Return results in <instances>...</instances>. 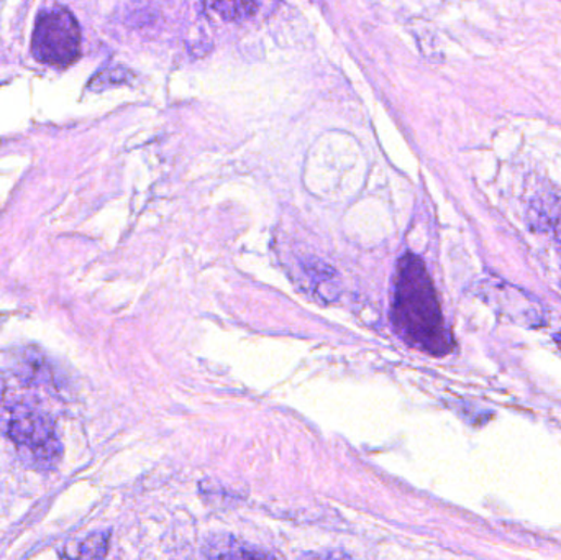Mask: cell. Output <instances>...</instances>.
<instances>
[{"mask_svg":"<svg viewBox=\"0 0 561 560\" xmlns=\"http://www.w3.org/2000/svg\"><path fill=\"white\" fill-rule=\"evenodd\" d=\"M393 322L400 338L413 348L435 357L454 351V335L445 326L431 275L413 254L404 255L397 265Z\"/></svg>","mask_w":561,"mask_h":560,"instance_id":"6da1fadb","label":"cell"},{"mask_svg":"<svg viewBox=\"0 0 561 560\" xmlns=\"http://www.w3.org/2000/svg\"><path fill=\"white\" fill-rule=\"evenodd\" d=\"M31 53L43 65L64 68L78 60L81 53V27L66 8H47L40 11L31 35Z\"/></svg>","mask_w":561,"mask_h":560,"instance_id":"7a4b0ae2","label":"cell"},{"mask_svg":"<svg viewBox=\"0 0 561 560\" xmlns=\"http://www.w3.org/2000/svg\"><path fill=\"white\" fill-rule=\"evenodd\" d=\"M8 434L15 446L40 466H51L60 457L54 424L47 412L28 405H17L9 416Z\"/></svg>","mask_w":561,"mask_h":560,"instance_id":"3957f363","label":"cell"},{"mask_svg":"<svg viewBox=\"0 0 561 560\" xmlns=\"http://www.w3.org/2000/svg\"><path fill=\"white\" fill-rule=\"evenodd\" d=\"M109 533H95L78 544L75 556L69 560H102L107 556Z\"/></svg>","mask_w":561,"mask_h":560,"instance_id":"277c9868","label":"cell"},{"mask_svg":"<svg viewBox=\"0 0 561 560\" xmlns=\"http://www.w3.org/2000/svg\"><path fill=\"white\" fill-rule=\"evenodd\" d=\"M219 14H222L226 18H242L245 15L255 14L256 5L250 4V2H229V4H213Z\"/></svg>","mask_w":561,"mask_h":560,"instance_id":"5b68a950","label":"cell"},{"mask_svg":"<svg viewBox=\"0 0 561 560\" xmlns=\"http://www.w3.org/2000/svg\"><path fill=\"white\" fill-rule=\"evenodd\" d=\"M214 560H275V559H272V557L266 556V553L256 552V550L233 549V550H229V552L220 553V556Z\"/></svg>","mask_w":561,"mask_h":560,"instance_id":"8992f818","label":"cell"},{"mask_svg":"<svg viewBox=\"0 0 561 560\" xmlns=\"http://www.w3.org/2000/svg\"><path fill=\"white\" fill-rule=\"evenodd\" d=\"M303 560H352V557L342 550H322V552L307 553Z\"/></svg>","mask_w":561,"mask_h":560,"instance_id":"52a82bcc","label":"cell"},{"mask_svg":"<svg viewBox=\"0 0 561 560\" xmlns=\"http://www.w3.org/2000/svg\"><path fill=\"white\" fill-rule=\"evenodd\" d=\"M557 341H558V344L561 345V334H558Z\"/></svg>","mask_w":561,"mask_h":560,"instance_id":"ba28073f","label":"cell"}]
</instances>
